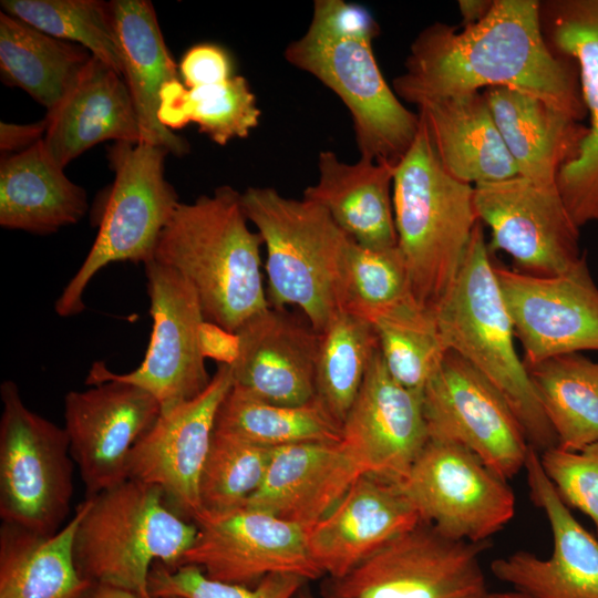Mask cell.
<instances>
[{"instance_id": "cell-18", "label": "cell", "mask_w": 598, "mask_h": 598, "mask_svg": "<svg viewBox=\"0 0 598 598\" xmlns=\"http://www.w3.org/2000/svg\"><path fill=\"white\" fill-rule=\"evenodd\" d=\"M159 414L152 394L118 380L65 394L63 427L85 498L128 480L131 452Z\"/></svg>"}, {"instance_id": "cell-22", "label": "cell", "mask_w": 598, "mask_h": 598, "mask_svg": "<svg viewBox=\"0 0 598 598\" xmlns=\"http://www.w3.org/2000/svg\"><path fill=\"white\" fill-rule=\"evenodd\" d=\"M540 8L550 48L577 69L589 115L575 156L557 175L561 198L580 228L598 220V0H553L540 2Z\"/></svg>"}, {"instance_id": "cell-38", "label": "cell", "mask_w": 598, "mask_h": 598, "mask_svg": "<svg viewBox=\"0 0 598 598\" xmlns=\"http://www.w3.org/2000/svg\"><path fill=\"white\" fill-rule=\"evenodd\" d=\"M2 11L54 38L80 44L122 75L110 2L101 0H2Z\"/></svg>"}, {"instance_id": "cell-8", "label": "cell", "mask_w": 598, "mask_h": 598, "mask_svg": "<svg viewBox=\"0 0 598 598\" xmlns=\"http://www.w3.org/2000/svg\"><path fill=\"white\" fill-rule=\"evenodd\" d=\"M167 154L164 147L142 142H114L109 148L114 182L96 238L55 301L60 317L84 310V291L105 266L117 261L145 264L153 258L158 237L179 203L175 188L165 178Z\"/></svg>"}, {"instance_id": "cell-12", "label": "cell", "mask_w": 598, "mask_h": 598, "mask_svg": "<svg viewBox=\"0 0 598 598\" xmlns=\"http://www.w3.org/2000/svg\"><path fill=\"white\" fill-rule=\"evenodd\" d=\"M400 484L421 520L454 540L486 543L515 515L507 481L455 443L429 439Z\"/></svg>"}, {"instance_id": "cell-33", "label": "cell", "mask_w": 598, "mask_h": 598, "mask_svg": "<svg viewBox=\"0 0 598 598\" xmlns=\"http://www.w3.org/2000/svg\"><path fill=\"white\" fill-rule=\"evenodd\" d=\"M215 431L269 448L340 443L342 437V425L317 398L302 405H279L260 400L236 384L220 404Z\"/></svg>"}, {"instance_id": "cell-42", "label": "cell", "mask_w": 598, "mask_h": 598, "mask_svg": "<svg viewBox=\"0 0 598 598\" xmlns=\"http://www.w3.org/2000/svg\"><path fill=\"white\" fill-rule=\"evenodd\" d=\"M539 458L564 503L586 514L598 534V442L579 451L556 445L539 453Z\"/></svg>"}, {"instance_id": "cell-21", "label": "cell", "mask_w": 598, "mask_h": 598, "mask_svg": "<svg viewBox=\"0 0 598 598\" xmlns=\"http://www.w3.org/2000/svg\"><path fill=\"white\" fill-rule=\"evenodd\" d=\"M234 384L266 402L302 405L316 398L318 333L305 318L268 307L235 332Z\"/></svg>"}, {"instance_id": "cell-46", "label": "cell", "mask_w": 598, "mask_h": 598, "mask_svg": "<svg viewBox=\"0 0 598 598\" xmlns=\"http://www.w3.org/2000/svg\"><path fill=\"white\" fill-rule=\"evenodd\" d=\"M86 598H141L138 595L105 585H94Z\"/></svg>"}, {"instance_id": "cell-6", "label": "cell", "mask_w": 598, "mask_h": 598, "mask_svg": "<svg viewBox=\"0 0 598 598\" xmlns=\"http://www.w3.org/2000/svg\"><path fill=\"white\" fill-rule=\"evenodd\" d=\"M241 204L266 247L267 299L272 308L298 307L321 333L341 311L343 277L352 239L309 199L271 187H249Z\"/></svg>"}, {"instance_id": "cell-39", "label": "cell", "mask_w": 598, "mask_h": 598, "mask_svg": "<svg viewBox=\"0 0 598 598\" xmlns=\"http://www.w3.org/2000/svg\"><path fill=\"white\" fill-rule=\"evenodd\" d=\"M410 297L408 269L398 246L368 248L352 241L343 277L341 311L373 323Z\"/></svg>"}, {"instance_id": "cell-5", "label": "cell", "mask_w": 598, "mask_h": 598, "mask_svg": "<svg viewBox=\"0 0 598 598\" xmlns=\"http://www.w3.org/2000/svg\"><path fill=\"white\" fill-rule=\"evenodd\" d=\"M392 200L411 295L421 307L435 311L480 219L474 185L445 171L421 117L414 142L396 165Z\"/></svg>"}, {"instance_id": "cell-35", "label": "cell", "mask_w": 598, "mask_h": 598, "mask_svg": "<svg viewBox=\"0 0 598 598\" xmlns=\"http://www.w3.org/2000/svg\"><path fill=\"white\" fill-rule=\"evenodd\" d=\"M260 114L256 96L241 75L194 89L176 80L161 92L158 118L164 126L173 131L193 122L220 146L247 137L258 126Z\"/></svg>"}, {"instance_id": "cell-27", "label": "cell", "mask_w": 598, "mask_h": 598, "mask_svg": "<svg viewBox=\"0 0 598 598\" xmlns=\"http://www.w3.org/2000/svg\"><path fill=\"white\" fill-rule=\"evenodd\" d=\"M395 163L360 157L346 163L331 151L318 156V182L303 198L319 204L358 245L368 248L398 246L392 187Z\"/></svg>"}, {"instance_id": "cell-13", "label": "cell", "mask_w": 598, "mask_h": 598, "mask_svg": "<svg viewBox=\"0 0 598 598\" xmlns=\"http://www.w3.org/2000/svg\"><path fill=\"white\" fill-rule=\"evenodd\" d=\"M429 439L464 446L504 480L514 477L530 450L524 430L496 388L448 351L422 392Z\"/></svg>"}, {"instance_id": "cell-24", "label": "cell", "mask_w": 598, "mask_h": 598, "mask_svg": "<svg viewBox=\"0 0 598 598\" xmlns=\"http://www.w3.org/2000/svg\"><path fill=\"white\" fill-rule=\"evenodd\" d=\"M45 120L44 147L63 168L101 142L141 141L136 111L123 75L95 56Z\"/></svg>"}, {"instance_id": "cell-16", "label": "cell", "mask_w": 598, "mask_h": 598, "mask_svg": "<svg viewBox=\"0 0 598 598\" xmlns=\"http://www.w3.org/2000/svg\"><path fill=\"white\" fill-rule=\"evenodd\" d=\"M495 274L524 365L580 351H598V286L586 255L569 270L537 277L495 264Z\"/></svg>"}, {"instance_id": "cell-14", "label": "cell", "mask_w": 598, "mask_h": 598, "mask_svg": "<svg viewBox=\"0 0 598 598\" xmlns=\"http://www.w3.org/2000/svg\"><path fill=\"white\" fill-rule=\"evenodd\" d=\"M474 204L478 219L491 230L489 252H506L516 271L557 276L584 255L579 227L558 187L539 186L517 175L474 185Z\"/></svg>"}, {"instance_id": "cell-43", "label": "cell", "mask_w": 598, "mask_h": 598, "mask_svg": "<svg viewBox=\"0 0 598 598\" xmlns=\"http://www.w3.org/2000/svg\"><path fill=\"white\" fill-rule=\"evenodd\" d=\"M231 70L228 53L212 43L192 47L179 64L183 84L187 89L221 83L233 76Z\"/></svg>"}, {"instance_id": "cell-44", "label": "cell", "mask_w": 598, "mask_h": 598, "mask_svg": "<svg viewBox=\"0 0 598 598\" xmlns=\"http://www.w3.org/2000/svg\"><path fill=\"white\" fill-rule=\"evenodd\" d=\"M48 127L45 117L31 124L0 122V150L2 155L28 150L43 138Z\"/></svg>"}, {"instance_id": "cell-49", "label": "cell", "mask_w": 598, "mask_h": 598, "mask_svg": "<svg viewBox=\"0 0 598 598\" xmlns=\"http://www.w3.org/2000/svg\"><path fill=\"white\" fill-rule=\"evenodd\" d=\"M161 598H182V597H175V596H173V597H161Z\"/></svg>"}, {"instance_id": "cell-23", "label": "cell", "mask_w": 598, "mask_h": 598, "mask_svg": "<svg viewBox=\"0 0 598 598\" xmlns=\"http://www.w3.org/2000/svg\"><path fill=\"white\" fill-rule=\"evenodd\" d=\"M421 522L399 482L361 474L336 506L307 528L308 548L322 574L338 578Z\"/></svg>"}, {"instance_id": "cell-19", "label": "cell", "mask_w": 598, "mask_h": 598, "mask_svg": "<svg viewBox=\"0 0 598 598\" xmlns=\"http://www.w3.org/2000/svg\"><path fill=\"white\" fill-rule=\"evenodd\" d=\"M427 441L422 392L396 382L378 348L342 423L341 446L363 474L401 483Z\"/></svg>"}, {"instance_id": "cell-31", "label": "cell", "mask_w": 598, "mask_h": 598, "mask_svg": "<svg viewBox=\"0 0 598 598\" xmlns=\"http://www.w3.org/2000/svg\"><path fill=\"white\" fill-rule=\"evenodd\" d=\"M80 507L59 532L41 535L1 523L0 598H86L93 584L81 577L73 557Z\"/></svg>"}, {"instance_id": "cell-41", "label": "cell", "mask_w": 598, "mask_h": 598, "mask_svg": "<svg viewBox=\"0 0 598 598\" xmlns=\"http://www.w3.org/2000/svg\"><path fill=\"white\" fill-rule=\"evenodd\" d=\"M147 581L151 598H295L308 579L295 574H271L248 587L214 580L194 565L172 568L155 563Z\"/></svg>"}, {"instance_id": "cell-37", "label": "cell", "mask_w": 598, "mask_h": 598, "mask_svg": "<svg viewBox=\"0 0 598 598\" xmlns=\"http://www.w3.org/2000/svg\"><path fill=\"white\" fill-rule=\"evenodd\" d=\"M372 324L391 377L408 389L423 392L448 352L435 311L421 307L410 297Z\"/></svg>"}, {"instance_id": "cell-20", "label": "cell", "mask_w": 598, "mask_h": 598, "mask_svg": "<svg viewBox=\"0 0 598 598\" xmlns=\"http://www.w3.org/2000/svg\"><path fill=\"white\" fill-rule=\"evenodd\" d=\"M525 470L530 498L551 529V555L518 550L494 559L491 571L529 598H598V538L570 513L532 446Z\"/></svg>"}, {"instance_id": "cell-11", "label": "cell", "mask_w": 598, "mask_h": 598, "mask_svg": "<svg viewBox=\"0 0 598 598\" xmlns=\"http://www.w3.org/2000/svg\"><path fill=\"white\" fill-rule=\"evenodd\" d=\"M144 269L153 327L142 363L127 373H115L96 361L85 384L110 379L131 383L152 394L161 411H167L196 398L212 380L205 365L207 322L196 291L179 272L153 259Z\"/></svg>"}, {"instance_id": "cell-25", "label": "cell", "mask_w": 598, "mask_h": 598, "mask_svg": "<svg viewBox=\"0 0 598 598\" xmlns=\"http://www.w3.org/2000/svg\"><path fill=\"white\" fill-rule=\"evenodd\" d=\"M363 474L340 443H299L271 448L264 481L246 506L312 526Z\"/></svg>"}, {"instance_id": "cell-36", "label": "cell", "mask_w": 598, "mask_h": 598, "mask_svg": "<svg viewBox=\"0 0 598 598\" xmlns=\"http://www.w3.org/2000/svg\"><path fill=\"white\" fill-rule=\"evenodd\" d=\"M378 348L373 324L346 311H339L320 333L316 398L341 425Z\"/></svg>"}, {"instance_id": "cell-32", "label": "cell", "mask_w": 598, "mask_h": 598, "mask_svg": "<svg viewBox=\"0 0 598 598\" xmlns=\"http://www.w3.org/2000/svg\"><path fill=\"white\" fill-rule=\"evenodd\" d=\"M93 55L84 47L49 35L0 13V74L48 112L61 101Z\"/></svg>"}, {"instance_id": "cell-3", "label": "cell", "mask_w": 598, "mask_h": 598, "mask_svg": "<svg viewBox=\"0 0 598 598\" xmlns=\"http://www.w3.org/2000/svg\"><path fill=\"white\" fill-rule=\"evenodd\" d=\"M248 223L241 193L220 186L193 203H178L152 258L179 272L196 291L206 322L229 334L269 307L262 239Z\"/></svg>"}, {"instance_id": "cell-7", "label": "cell", "mask_w": 598, "mask_h": 598, "mask_svg": "<svg viewBox=\"0 0 598 598\" xmlns=\"http://www.w3.org/2000/svg\"><path fill=\"white\" fill-rule=\"evenodd\" d=\"M73 557L82 578L151 598L155 563L175 568L196 535L195 523L166 502L161 488L128 478L79 505Z\"/></svg>"}, {"instance_id": "cell-48", "label": "cell", "mask_w": 598, "mask_h": 598, "mask_svg": "<svg viewBox=\"0 0 598 598\" xmlns=\"http://www.w3.org/2000/svg\"><path fill=\"white\" fill-rule=\"evenodd\" d=\"M295 598H316V597L305 586L298 591Z\"/></svg>"}, {"instance_id": "cell-4", "label": "cell", "mask_w": 598, "mask_h": 598, "mask_svg": "<svg viewBox=\"0 0 598 598\" xmlns=\"http://www.w3.org/2000/svg\"><path fill=\"white\" fill-rule=\"evenodd\" d=\"M435 315L445 348L496 388L519 421L529 445L538 453L556 446V434L517 353L514 326L481 220Z\"/></svg>"}, {"instance_id": "cell-2", "label": "cell", "mask_w": 598, "mask_h": 598, "mask_svg": "<svg viewBox=\"0 0 598 598\" xmlns=\"http://www.w3.org/2000/svg\"><path fill=\"white\" fill-rule=\"evenodd\" d=\"M373 17L343 0H316L307 31L290 42L287 62L333 91L348 109L360 157L398 164L420 127L375 60Z\"/></svg>"}, {"instance_id": "cell-10", "label": "cell", "mask_w": 598, "mask_h": 598, "mask_svg": "<svg viewBox=\"0 0 598 598\" xmlns=\"http://www.w3.org/2000/svg\"><path fill=\"white\" fill-rule=\"evenodd\" d=\"M486 545L447 538L421 522L344 576L328 577L321 598H488Z\"/></svg>"}, {"instance_id": "cell-47", "label": "cell", "mask_w": 598, "mask_h": 598, "mask_svg": "<svg viewBox=\"0 0 598 598\" xmlns=\"http://www.w3.org/2000/svg\"><path fill=\"white\" fill-rule=\"evenodd\" d=\"M488 598H529V597L519 591L509 590V591L489 592Z\"/></svg>"}, {"instance_id": "cell-40", "label": "cell", "mask_w": 598, "mask_h": 598, "mask_svg": "<svg viewBox=\"0 0 598 598\" xmlns=\"http://www.w3.org/2000/svg\"><path fill=\"white\" fill-rule=\"evenodd\" d=\"M271 448L214 432L199 480L204 511L225 512L246 506L261 485Z\"/></svg>"}, {"instance_id": "cell-45", "label": "cell", "mask_w": 598, "mask_h": 598, "mask_svg": "<svg viewBox=\"0 0 598 598\" xmlns=\"http://www.w3.org/2000/svg\"><path fill=\"white\" fill-rule=\"evenodd\" d=\"M493 0H460L457 7L462 25L467 27L481 21L489 11Z\"/></svg>"}, {"instance_id": "cell-17", "label": "cell", "mask_w": 598, "mask_h": 598, "mask_svg": "<svg viewBox=\"0 0 598 598\" xmlns=\"http://www.w3.org/2000/svg\"><path fill=\"white\" fill-rule=\"evenodd\" d=\"M233 384L230 364L219 362L200 394L161 411L128 458V478L161 488L167 504L193 523L204 512L199 498L200 474L218 410Z\"/></svg>"}, {"instance_id": "cell-15", "label": "cell", "mask_w": 598, "mask_h": 598, "mask_svg": "<svg viewBox=\"0 0 598 598\" xmlns=\"http://www.w3.org/2000/svg\"><path fill=\"white\" fill-rule=\"evenodd\" d=\"M194 523L197 535L178 566H197L214 580L252 587L271 574L308 580L323 575L310 555L307 528L266 511H204Z\"/></svg>"}, {"instance_id": "cell-1", "label": "cell", "mask_w": 598, "mask_h": 598, "mask_svg": "<svg viewBox=\"0 0 598 598\" xmlns=\"http://www.w3.org/2000/svg\"><path fill=\"white\" fill-rule=\"evenodd\" d=\"M494 86L535 96L577 121L586 116L575 64L546 41L540 1L493 0L481 21L461 31L427 25L392 82L398 97L416 106Z\"/></svg>"}, {"instance_id": "cell-26", "label": "cell", "mask_w": 598, "mask_h": 598, "mask_svg": "<svg viewBox=\"0 0 598 598\" xmlns=\"http://www.w3.org/2000/svg\"><path fill=\"white\" fill-rule=\"evenodd\" d=\"M122 75L136 111L142 143L184 156L189 144L164 126L158 112L163 87L179 80L177 65L164 41L155 9L148 0L110 1Z\"/></svg>"}, {"instance_id": "cell-9", "label": "cell", "mask_w": 598, "mask_h": 598, "mask_svg": "<svg viewBox=\"0 0 598 598\" xmlns=\"http://www.w3.org/2000/svg\"><path fill=\"white\" fill-rule=\"evenodd\" d=\"M0 517L41 535L71 511L74 461L63 426L30 410L14 381L0 385Z\"/></svg>"}, {"instance_id": "cell-29", "label": "cell", "mask_w": 598, "mask_h": 598, "mask_svg": "<svg viewBox=\"0 0 598 598\" xmlns=\"http://www.w3.org/2000/svg\"><path fill=\"white\" fill-rule=\"evenodd\" d=\"M417 110L443 167L454 178L476 185L518 175L484 93L429 101Z\"/></svg>"}, {"instance_id": "cell-34", "label": "cell", "mask_w": 598, "mask_h": 598, "mask_svg": "<svg viewBox=\"0 0 598 598\" xmlns=\"http://www.w3.org/2000/svg\"><path fill=\"white\" fill-rule=\"evenodd\" d=\"M525 368L557 446L579 451L598 442V362L568 353Z\"/></svg>"}, {"instance_id": "cell-30", "label": "cell", "mask_w": 598, "mask_h": 598, "mask_svg": "<svg viewBox=\"0 0 598 598\" xmlns=\"http://www.w3.org/2000/svg\"><path fill=\"white\" fill-rule=\"evenodd\" d=\"M87 210L84 188L47 152L43 138L0 161V226L48 235L76 224Z\"/></svg>"}, {"instance_id": "cell-28", "label": "cell", "mask_w": 598, "mask_h": 598, "mask_svg": "<svg viewBox=\"0 0 598 598\" xmlns=\"http://www.w3.org/2000/svg\"><path fill=\"white\" fill-rule=\"evenodd\" d=\"M484 94L518 175L539 186L557 187V175L575 156L587 126L516 90L494 86Z\"/></svg>"}]
</instances>
